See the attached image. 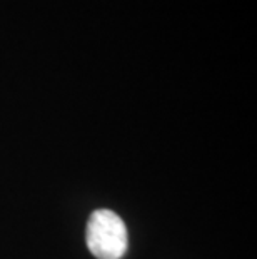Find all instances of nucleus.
Returning a JSON list of instances; mask_svg holds the SVG:
<instances>
[{
  "instance_id": "nucleus-1",
  "label": "nucleus",
  "mask_w": 257,
  "mask_h": 259,
  "mask_svg": "<svg viewBox=\"0 0 257 259\" xmlns=\"http://www.w3.org/2000/svg\"><path fill=\"white\" fill-rule=\"evenodd\" d=\"M127 228L111 209H97L87 223V247L97 259H120L127 251Z\"/></svg>"
}]
</instances>
